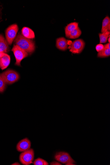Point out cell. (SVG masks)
<instances>
[{"label": "cell", "instance_id": "cell-13", "mask_svg": "<svg viewBox=\"0 0 110 165\" xmlns=\"http://www.w3.org/2000/svg\"><path fill=\"white\" fill-rule=\"evenodd\" d=\"M110 30V19L109 17L106 16L103 19L102 22L101 32L104 33Z\"/></svg>", "mask_w": 110, "mask_h": 165}, {"label": "cell", "instance_id": "cell-12", "mask_svg": "<svg viewBox=\"0 0 110 165\" xmlns=\"http://www.w3.org/2000/svg\"><path fill=\"white\" fill-rule=\"evenodd\" d=\"M22 34L25 38L32 39L35 38L34 32L29 27H24L22 28Z\"/></svg>", "mask_w": 110, "mask_h": 165}, {"label": "cell", "instance_id": "cell-10", "mask_svg": "<svg viewBox=\"0 0 110 165\" xmlns=\"http://www.w3.org/2000/svg\"><path fill=\"white\" fill-rule=\"evenodd\" d=\"M56 47L61 50L65 51L68 49V44L67 40L64 37L58 38L56 40Z\"/></svg>", "mask_w": 110, "mask_h": 165}, {"label": "cell", "instance_id": "cell-18", "mask_svg": "<svg viewBox=\"0 0 110 165\" xmlns=\"http://www.w3.org/2000/svg\"><path fill=\"white\" fill-rule=\"evenodd\" d=\"M35 165H49V164L46 161L40 158L36 159L33 163Z\"/></svg>", "mask_w": 110, "mask_h": 165}, {"label": "cell", "instance_id": "cell-5", "mask_svg": "<svg viewBox=\"0 0 110 165\" xmlns=\"http://www.w3.org/2000/svg\"><path fill=\"white\" fill-rule=\"evenodd\" d=\"M35 152L32 149L30 148L22 152L19 156L21 163L24 165H29L33 163L34 159Z\"/></svg>", "mask_w": 110, "mask_h": 165}, {"label": "cell", "instance_id": "cell-17", "mask_svg": "<svg viewBox=\"0 0 110 165\" xmlns=\"http://www.w3.org/2000/svg\"><path fill=\"white\" fill-rule=\"evenodd\" d=\"M110 55V49L105 47H104V48L102 50L98 53L97 55L98 57L100 58L108 57Z\"/></svg>", "mask_w": 110, "mask_h": 165}, {"label": "cell", "instance_id": "cell-26", "mask_svg": "<svg viewBox=\"0 0 110 165\" xmlns=\"http://www.w3.org/2000/svg\"><path fill=\"white\" fill-rule=\"evenodd\" d=\"M1 61H0V68H1Z\"/></svg>", "mask_w": 110, "mask_h": 165}, {"label": "cell", "instance_id": "cell-1", "mask_svg": "<svg viewBox=\"0 0 110 165\" xmlns=\"http://www.w3.org/2000/svg\"><path fill=\"white\" fill-rule=\"evenodd\" d=\"M14 42L15 45L29 54H32L35 52V42L32 39L25 38L20 32L17 36Z\"/></svg>", "mask_w": 110, "mask_h": 165}, {"label": "cell", "instance_id": "cell-6", "mask_svg": "<svg viewBox=\"0 0 110 165\" xmlns=\"http://www.w3.org/2000/svg\"><path fill=\"white\" fill-rule=\"evenodd\" d=\"M55 158L56 161L63 164L75 163V161L72 158L69 153L66 152H60L56 153Z\"/></svg>", "mask_w": 110, "mask_h": 165}, {"label": "cell", "instance_id": "cell-7", "mask_svg": "<svg viewBox=\"0 0 110 165\" xmlns=\"http://www.w3.org/2000/svg\"><path fill=\"white\" fill-rule=\"evenodd\" d=\"M85 45V42L83 40H77L73 42L69 47L70 51L74 54L80 53L83 50Z\"/></svg>", "mask_w": 110, "mask_h": 165}, {"label": "cell", "instance_id": "cell-14", "mask_svg": "<svg viewBox=\"0 0 110 165\" xmlns=\"http://www.w3.org/2000/svg\"><path fill=\"white\" fill-rule=\"evenodd\" d=\"M78 23L74 22L70 23L67 25L65 28V35L67 37H68L69 34L71 31L78 27Z\"/></svg>", "mask_w": 110, "mask_h": 165}, {"label": "cell", "instance_id": "cell-4", "mask_svg": "<svg viewBox=\"0 0 110 165\" xmlns=\"http://www.w3.org/2000/svg\"><path fill=\"white\" fill-rule=\"evenodd\" d=\"M11 50L13 52L16 58L15 65L21 66V61L24 58L27 57L29 55V53L16 45H14Z\"/></svg>", "mask_w": 110, "mask_h": 165}, {"label": "cell", "instance_id": "cell-11", "mask_svg": "<svg viewBox=\"0 0 110 165\" xmlns=\"http://www.w3.org/2000/svg\"><path fill=\"white\" fill-rule=\"evenodd\" d=\"M10 56L6 53L2 57L0 58L1 68L2 70L6 69L9 66L10 64Z\"/></svg>", "mask_w": 110, "mask_h": 165}, {"label": "cell", "instance_id": "cell-25", "mask_svg": "<svg viewBox=\"0 0 110 165\" xmlns=\"http://www.w3.org/2000/svg\"><path fill=\"white\" fill-rule=\"evenodd\" d=\"M110 38L109 37L108 39V42H109V43H110Z\"/></svg>", "mask_w": 110, "mask_h": 165}, {"label": "cell", "instance_id": "cell-3", "mask_svg": "<svg viewBox=\"0 0 110 165\" xmlns=\"http://www.w3.org/2000/svg\"><path fill=\"white\" fill-rule=\"evenodd\" d=\"M19 30L18 25L14 24L10 25L6 30L5 37L9 45H11L15 40Z\"/></svg>", "mask_w": 110, "mask_h": 165}, {"label": "cell", "instance_id": "cell-19", "mask_svg": "<svg viewBox=\"0 0 110 165\" xmlns=\"http://www.w3.org/2000/svg\"><path fill=\"white\" fill-rule=\"evenodd\" d=\"M6 84L2 78L1 74H0V93L4 92L6 88Z\"/></svg>", "mask_w": 110, "mask_h": 165}, {"label": "cell", "instance_id": "cell-2", "mask_svg": "<svg viewBox=\"0 0 110 165\" xmlns=\"http://www.w3.org/2000/svg\"><path fill=\"white\" fill-rule=\"evenodd\" d=\"M2 78L6 84H11L18 81L19 78V74L15 71L9 70L1 74Z\"/></svg>", "mask_w": 110, "mask_h": 165}, {"label": "cell", "instance_id": "cell-16", "mask_svg": "<svg viewBox=\"0 0 110 165\" xmlns=\"http://www.w3.org/2000/svg\"><path fill=\"white\" fill-rule=\"evenodd\" d=\"M110 31H107L102 33H99V36L100 39V43H105L108 40L110 37Z\"/></svg>", "mask_w": 110, "mask_h": 165}, {"label": "cell", "instance_id": "cell-9", "mask_svg": "<svg viewBox=\"0 0 110 165\" xmlns=\"http://www.w3.org/2000/svg\"><path fill=\"white\" fill-rule=\"evenodd\" d=\"M9 47L6 39L3 35H0V58L2 57L5 53L9 51Z\"/></svg>", "mask_w": 110, "mask_h": 165}, {"label": "cell", "instance_id": "cell-8", "mask_svg": "<svg viewBox=\"0 0 110 165\" xmlns=\"http://www.w3.org/2000/svg\"><path fill=\"white\" fill-rule=\"evenodd\" d=\"M31 143L29 139L26 138L22 139L17 144L16 149L19 152H24L29 149L31 147Z\"/></svg>", "mask_w": 110, "mask_h": 165}, {"label": "cell", "instance_id": "cell-24", "mask_svg": "<svg viewBox=\"0 0 110 165\" xmlns=\"http://www.w3.org/2000/svg\"><path fill=\"white\" fill-rule=\"evenodd\" d=\"M66 165H75L74 164V163H68V164H66Z\"/></svg>", "mask_w": 110, "mask_h": 165}, {"label": "cell", "instance_id": "cell-15", "mask_svg": "<svg viewBox=\"0 0 110 165\" xmlns=\"http://www.w3.org/2000/svg\"><path fill=\"white\" fill-rule=\"evenodd\" d=\"M81 31L79 27H78L76 29L71 31L67 38L71 39L77 38L81 36Z\"/></svg>", "mask_w": 110, "mask_h": 165}, {"label": "cell", "instance_id": "cell-22", "mask_svg": "<svg viewBox=\"0 0 110 165\" xmlns=\"http://www.w3.org/2000/svg\"><path fill=\"white\" fill-rule=\"evenodd\" d=\"M104 47L106 48H109V49H110V43H108L104 45Z\"/></svg>", "mask_w": 110, "mask_h": 165}, {"label": "cell", "instance_id": "cell-21", "mask_svg": "<svg viewBox=\"0 0 110 165\" xmlns=\"http://www.w3.org/2000/svg\"><path fill=\"white\" fill-rule=\"evenodd\" d=\"M50 165H61V164L57 161H54L50 163Z\"/></svg>", "mask_w": 110, "mask_h": 165}, {"label": "cell", "instance_id": "cell-23", "mask_svg": "<svg viewBox=\"0 0 110 165\" xmlns=\"http://www.w3.org/2000/svg\"><path fill=\"white\" fill-rule=\"evenodd\" d=\"M12 165H20L21 164H19V163H18V162H16L14 164H12Z\"/></svg>", "mask_w": 110, "mask_h": 165}, {"label": "cell", "instance_id": "cell-20", "mask_svg": "<svg viewBox=\"0 0 110 165\" xmlns=\"http://www.w3.org/2000/svg\"><path fill=\"white\" fill-rule=\"evenodd\" d=\"M104 48V45L101 44L97 45L96 47V50L97 52L98 53L102 50Z\"/></svg>", "mask_w": 110, "mask_h": 165}]
</instances>
